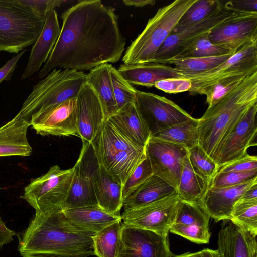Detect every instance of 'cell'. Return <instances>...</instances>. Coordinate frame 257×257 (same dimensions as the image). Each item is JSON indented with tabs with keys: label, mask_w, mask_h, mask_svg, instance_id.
<instances>
[{
	"label": "cell",
	"mask_w": 257,
	"mask_h": 257,
	"mask_svg": "<svg viewBox=\"0 0 257 257\" xmlns=\"http://www.w3.org/2000/svg\"><path fill=\"white\" fill-rule=\"evenodd\" d=\"M61 18L60 35L40 78L56 68L82 71L119 60L126 41L113 7L100 0L80 1Z\"/></svg>",
	"instance_id": "obj_1"
},
{
	"label": "cell",
	"mask_w": 257,
	"mask_h": 257,
	"mask_svg": "<svg viewBox=\"0 0 257 257\" xmlns=\"http://www.w3.org/2000/svg\"><path fill=\"white\" fill-rule=\"evenodd\" d=\"M22 257H88L94 255L93 237L72 224L61 208L35 212L20 235Z\"/></svg>",
	"instance_id": "obj_2"
},
{
	"label": "cell",
	"mask_w": 257,
	"mask_h": 257,
	"mask_svg": "<svg viewBox=\"0 0 257 257\" xmlns=\"http://www.w3.org/2000/svg\"><path fill=\"white\" fill-rule=\"evenodd\" d=\"M257 103V72L247 76L199 118L198 145L214 161L224 140Z\"/></svg>",
	"instance_id": "obj_3"
},
{
	"label": "cell",
	"mask_w": 257,
	"mask_h": 257,
	"mask_svg": "<svg viewBox=\"0 0 257 257\" xmlns=\"http://www.w3.org/2000/svg\"><path fill=\"white\" fill-rule=\"evenodd\" d=\"M86 75L83 71L54 69L33 85L17 114L30 122L31 118L76 97Z\"/></svg>",
	"instance_id": "obj_4"
},
{
	"label": "cell",
	"mask_w": 257,
	"mask_h": 257,
	"mask_svg": "<svg viewBox=\"0 0 257 257\" xmlns=\"http://www.w3.org/2000/svg\"><path fill=\"white\" fill-rule=\"evenodd\" d=\"M196 0H176L158 9L127 47L124 64L151 62L185 11Z\"/></svg>",
	"instance_id": "obj_5"
},
{
	"label": "cell",
	"mask_w": 257,
	"mask_h": 257,
	"mask_svg": "<svg viewBox=\"0 0 257 257\" xmlns=\"http://www.w3.org/2000/svg\"><path fill=\"white\" fill-rule=\"evenodd\" d=\"M91 143L99 164L122 186L146 155L145 148L131 142L108 120Z\"/></svg>",
	"instance_id": "obj_6"
},
{
	"label": "cell",
	"mask_w": 257,
	"mask_h": 257,
	"mask_svg": "<svg viewBox=\"0 0 257 257\" xmlns=\"http://www.w3.org/2000/svg\"><path fill=\"white\" fill-rule=\"evenodd\" d=\"M45 20L21 0H0V51L18 54L34 44Z\"/></svg>",
	"instance_id": "obj_7"
},
{
	"label": "cell",
	"mask_w": 257,
	"mask_h": 257,
	"mask_svg": "<svg viewBox=\"0 0 257 257\" xmlns=\"http://www.w3.org/2000/svg\"><path fill=\"white\" fill-rule=\"evenodd\" d=\"M73 175V167L62 170L54 165L45 174L32 180L21 197L35 212L61 208L69 193Z\"/></svg>",
	"instance_id": "obj_8"
},
{
	"label": "cell",
	"mask_w": 257,
	"mask_h": 257,
	"mask_svg": "<svg viewBox=\"0 0 257 257\" xmlns=\"http://www.w3.org/2000/svg\"><path fill=\"white\" fill-rule=\"evenodd\" d=\"M257 72V38L240 48L227 60L217 66L199 74L186 77L191 81L190 95L200 94L206 88L228 77Z\"/></svg>",
	"instance_id": "obj_9"
},
{
	"label": "cell",
	"mask_w": 257,
	"mask_h": 257,
	"mask_svg": "<svg viewBox=\"0 0 257 257\" xmlns=\"http://www.w3.org/2000/svg\"><path fill=\"white\" fill-rule=\"evenodd\" d=\"M82 141L79 158L73 166L74 175L70 188L61 207L63 210L98 206L94 191L93 176L99 163L91 143Z\"/></svg>",
	"instance_id": "obj_10"
},
{
	"label": "cell",
	"mask_w": 257,
	"mask_h": 257,
	"mask_svg": "<svg viewBox=\"0 0 257 257\" xmlns=\"http://www.w3.org/2000/svg\"><path fill=\"white\" fill-rule=\"evenodd\" d=\"M135 104L151 136L194 118L172 101L152 93L137 90Z\"/></svg>",
	"instance_id": "obj_11"
},
{
	"label": "cell",
	"mask_w": 257,
	"mask_h": 257,
	"mask_svg": "<svg viewBox=\"0 0 257 257\" xmlns=\"http://www.w3.org/2000/svg\"><path fill=\"white\" fill-rule=\"evenodd\" d=\"M180 198L175 193L153 203L124 210L121 216L124 224L168 235Z\"/></svg>",
	"instance_id": "obj_12"
},
{
	"label": "cell",
	"mask_w": 257,
	"mask_h": 257,
	"mask_svg": "<svg viewBox=\"0 0 257 257\" xmlns=\"http://www.w3.org/2000/svg\"><path fill=\"white\" fill-rule=\"evenodd\" d=\"M236 11L222 6L206 18L191 27L178 33L172 32L151 62L175 58L200 38L207 36L214 27L234 15Z\"/></svg>",
	"instance_id": "obj_13"
},
{
	"label": "cell",
	"mask_w": 257,
	"mask_h": 257,
	"mask_svg": "<svg viewBox=\"0 0 257 257\" xmlns=\"http://www.w3.org/2000/svg\"><path fill=\"white\" fill-rule=\"evenodd\" d=\"M145 151L153 174L176 188L188 150L183 146L151 136Z\"/></svg>",
	"instance_id": "obj_14"
},
{
	"label": "cell",
	"mask_w": 257,
	"mask_h": 257,
	"mask_svg": "<svg viewBox=\"0 0 257 257\" xmlns=\"http://www.w3.org/2000/svg\"><path fill=\"white\" fill-rule=\"evenodd\" d=\"M174 256L170 249L168 235L122 223L117 257Z\"/></svg>",
	"instance_id": "obj_15"
},
{
	"label": "cell",
	"mask_w": 257,
	"mask_h": 257,
	"mask_svg": "<svg viewBox=\"0 0 257 257\" xmlns=\"http://www.w3.org/2000/svg\"><path fill=\"white\" fill-rule=\"evenodd\" d=\"M212 43L236 52L257 38V12H237L214 27L207 35Z\"/></svg>",
	"instance_id": "obj_16"
},
{
	"label": "cell",
	"mask_w": 257,
	"mask_h": 257,
	"mask_svg": "<svg viewBox=\"0 0 257 257\" xmlns=\"http://www.w3.org/2000/svg\"><path fill=\"white\" fill-rule=\"evenodd\" d=\"M257 103L246 112L220 146L214 161L219 168L248 154L256 143Z\"/></svg>",
	"instance_id": "obj_17"
},
{
	"label": "cell",
	"mask_w": 257,
	"mask_h": 257,
	"mask_svg": "<svg viewBox=\"0 0 257 257\" xmlns=\"http://www.w3.org/2000/svg\"><path fill=\"white\" fill-rule=\"evenodd\" d=\"M210 218L199 201L180 199L169 231L194 243H208L211 236Z\"/></svg>",
	"instance_id": "obj_18"
},
{
	"label": "cell",
	"mask_w": 257,
	"mask_h": 257,
	"mask_svg": "<svg viewBox=\"0 0 257 257\" xmlns=\"http://www.w3.org/2000/svg\"><path fill=\"white\" fill-rule=\"evenodd\" d=\"M76 97L69 99L30 120V126L42 136L79 137L76 119Z\"/></svg>",
	"instance_id": "obj_19"
},
{
	"label": "cell",
	"mask_w": 257,
	"mask_h": 257,
	"mask_svg": "<svg viewBox=\"0 0 257 257\" xmlns=\"http://www.w3.org/2000/svg\"><path fill=\"white\" fill-rule=\"evenodd\" d=\"M76 119L82 141L91 143L105 120L99 99L92 87L85 83L77 97Z\"/></svg>",
	"instance_id": "obj_20"
},
{
	"label": "cell",
	"mask_w": 257,
	"mask_h": 257,
	"mask_svg": "<svg viewBox=\"0 0 257 257\" xmlns=\"http://www.w3.org/2000/svg\"><path fill=\"white\" fill-rule=\"evenodd\" d=\"M255 183L257 179L230 187L209 186L199 202L210 217L216 221L230 220L235 203L244 192Z\"/></svg>",
	"instance_id": "obj_21"
},
{
	"label": "cell",
	"mask_w": 257,
	"mask_h": 257,
	"mask_svg": "<svg viewBox=\"0 0 257 257\" xmlns=\"http://www.w3.org/2000/svg\"><path fill=\"white\" fill-rule=\"evenodd\" d=\"M223 221L218 234L217 250L220 257H257V235L230 220Z\"/></svg>",
	"instance_id": "obj_22"
},
{
	"label": "cell",
	"mask_w": 257,
	"mask_h": 257,
	"mask_svg": "<svg viewBox=\"0 0 257 257\" xmlns=\"http://www.w3.org/2000/svg\"><path fill=\"white\" fill-rule=\"evenodd\" d=\"M61 29L55 10L46 16L41 32L34 43L27 66L21 80H24L38 71L42 64L47 61L60 35Z\"/></svg>",
	"instance_id": "obj_23"
},
{
	"label": "cell",
	"mask_w": 257,
	"mask_h": 257,
	"mask_svg": "<svg viewBox=\"0 0 257 257\" xmlns=\"http://www.w3.org/2000/svg\"><path fill=\"white\" fill-rule=\"evenodd\" d=\"M117 70L130 84L147 87L154 86L157 82L163 79L183 78L182 74L171 65L158 63L123 64Z\"/></svg>",
	"instance_id": "obj_24"
},
{
	"label": "cell",
	"mask_w": 257,
	"mask_h": 257,
	"mask_svg": "<svg viewBox=\"0 0 257 257\" xmlns=\"http://www.w3.org/2000/svg\"><path fill=\"white\" fill-rule=\"evenodd\" d=\"M94 191L98 206L115 215L123 207L122 185L99 164L93 176Z\"/></svg>",
	"instance_id": "obj_25"
},
{
	"label": "cell",
	"mask_w": 257,
	"mask_h": 257,
	"mask_svg": "<svg viewBox=\"0 0 257 257\" xmlns=\"http://www.w3.org/2000/svg\"><path fill=\"white\" fill-rule=\"evenodd\" d=\"M30 122L18 114L0 127V157L29 156L32 152L27 138Z\"/></svg>",
	"instance_id": "obj_26"
},
{
	"label": "cell",
	"mask_w": 257,
	"mask_h": 257,
	"mask_svg": "<svg viewBox=\"0 0 257 257\" xmlns=\"http://www.w3.org/2000/svg\"><path fill=\"white\" fill-rule=\"evenodd\" d=\"M67 219L77 228L95 235L108 226L121 222L120 215L109 213L98 206L62 210Z\"/></svg>",
	"instance_id": "obj_27"
},
{
	"label": "cell",
	"mask_w": 257,
	"mask_h": 257,
	"mask_svg": "<svg viewBox=\"0 0 257 257\" xmlns=\"http://www.w3.org/2000/svg\"><path fill=\"white\" fill-rule=\"evenodd\" d=\"M107 120L131 142L145 148L151 134L135 103L125 105Z\"/></svg>",
	"instance_id": "obj_28"
},
{
	"label": "cell",
	"mask_w": 257,
	"mask_h": 257,
	"mask_svg": "<svg viewBox=\"0 0 257 257\" xmlns=\"http://www.w3.org/2000/svg\"><path fill=\"white\" fill-rule=\"evenodd\" d=\"M176 192V188L153 174L124 199V211L153 203Z\"/></svg>",
	"instance_id": "obj_29"
},
{
	"label": "cell",
	"mask_w": 257,
	"mask_h": 257,
	"mask_svg": "<svg viewBox=\"0 0 257 257\" xmlns=\"http://www.w3.org/2000/svg\"><path fill=\"white\" fill-rule=\"evenodd\" d=\"M111 65L104 64L91 69L86 79V83L92 87L99 99L105 120L117 112L110 77Z\"/></svg>",
	"instance_id": "obj_30"
},
{
	"label": "cell",
	"mask_w": 257,
	"mask_h": 257,
	"mask_svg": "<svg viewBox=\"0 0 257 257\" xmlns=\"http://www.w3.org/2000/svg\"><path fill=\"white\" fill-rule=\"evenodd\" d=\"M234 53L208 57L172 58L158 62L172 65L183 78L208 71L227 60Z\"/></svg>",
	"instance_id": "obj_31"
},
{
	"label": "cell",
	"mask_w": 257,
	"mask_h": 257,
	"mask_svg": "<svg viewBox=\"0 0 257 257\" xmlns=\"http://www.w3.org/2000/svg\"><path fill=\"white\" fill-rule=\"evenodd\" d=\"M209 186L193 170L188 157L185 158L176 188L180 200L199 202Z\"/></svg>",
	"instance_id": "obj_32"
},
{
	"label": "cell",
	"mask_w": 257,
	"mask_h": 257,
	"mask_svg": "<svg viewBox=\"0 0 257 257\" xmlns=\"http://www.w3.org/2000/svg\"><path fill=\"white\" fill-rule=\"evenodd\" d=\"M199 118H195L168 127L152 137L179 145L187 150L198 145Z\"/></svg>",
	"instance_id": "obj_33"
},
{
	"label": "cell",
	"mask_w": 257,
	"mask_h": 257,
	"mask_svg": "<svg viewBox=\"0 0 257 257\" xmlns=\"http://www.w3.org/2000/svg\"><path fill=\"white\" fill-rule=\"evenodd\" d=\"M122 224V222L113 223L93 237L95 255L117 257Z\"/></svg>",
	"instance_id": "obj_34"
},
{
	"label": "cell",
	"mask_w": 257,
	"mask_h": 257,
	"mask_svg": "<svg viewBox=\"0 0 257 257\" xmlns=\"http://www.w3.org/2000/svg\"><path fill=\"white\" fill-rule=\"evenodd\" d=\"M221 7L219 0H196L183 14L172 32H180L191 27Z\"/></svg>",
	"instance_id": "obj_35"
},
{
	"label": "cell",
	"mask_w": 257,
	"mask_h": 257,
	"mask_svg": "<svg viewBox=\"0 0 257 257\" xmlns=\"http://www.w3.org/2000/svg\"><path fill=\"white\" fill-rule=\"evenodd\" d=\"M188 157L194 172L209 186L219 168L198 145L188 150Z\"/></svg>",
	"instance_id": "obj_36"
},
{
	"label": "cell",
	"mask_w": 257,
	"mask_h": 257,
	"mask_svg": "<svg viewBox=\"0 0 257 257\" xmlns=\"http://www.w3.org/2000/svg\"><path fill=\"white\" fill-rule=\"evenodd\" d=\"M230 220L241 228L257 235V201H238Z\"/></svg>",
	"instance_id": "obj_37"
},
{
	"label": "cell",
	"mask_w": 257,
	"mask_h": 257,
	"mask_svg": "<svg viewBox=\"0 0 257 257\" xmlns=\"http://www.w3.org/2000/svg\"><path fill=\"white\" fill-rule=\"evenodd\" d=\"M110 77L117 111L125 105L135 103L136 89L119 73L115 67L111 66Z\"/></svg>",
	"instance_id": "obj_38"
},
{
	"label": "cell",
	"mask_w": 257,
	"mask_h": 257,
	"mask_svg": "<svg viewBox=\"0 0 257 257\" xmlns=\"http://www.w3.org/2000/svg\"><path fill=\"white\" fill-rule=\"evenodd\" d=\"M249 75L239 74L223 78L203 90L200 95H205L208 107L216 104Z\"/></svg>",
	"instance_id": "obj_39"
},
{
	"label": "cell",
	"mask_w": 257,
	"mask_h": 257,
	"mask_svg": "<svg viewBox=\"0 0 257 257\" xmlns=\"http://www.w3.org/2000/svg\"><path fill=\"white\" fill-rule=\"evenodd\" d=\"M235 53L215 45L210 41L207 36L202 37L175 58L208 57Z\"/></svg>",
	"instance_id": "obj_40"
},
{
	"label": "cell",
	"mask_w": 257,
	"mask_h": 257,
	"mask_svg": "<svg viewBox=\"0 0 257 257\" xmlns=\"http://www.w3.org/2000/svg\"><path fill=\"white\" fill-rule=\"evenodd\" d=\"M153 174L150 161L147 156L145 155V157L136 167L122 186L123 200Z\"/></svg>",
	"instance_id": "obj_41"
},
{
	"label": "cell",
	"mask_w": 257,
	"mask_h": 257,
	"mask_svg": "<svg viewBox=\"0 0 257 257\" xmlns=\"http://www.w3.org/2000/svg\"><path fill=\"white\" fill-rule=\"evenodd\" d=\"M257 179V170L246 172H218L210 186L214 187L234 186Z\"/></svg>",
	"instance_id": "obj_42"
},
{
	"label": "cell",
	"mask_w": 257,
	"mask_h": 257,
	"mask_svg": "<svg viewBox=\"0 0 257 257\" xmlns=\"http://www.w3.org/2000/svg\"><path fill=\"white\" fill-rule=\"evenodd\" d=\"M154 86L165 93L176 94L189 91L192 86L191 81L186 78H168L157 82Z\"/></svg>",
	"instance_id": "obj_43"
},
{
	"label": "cell",
	"mask_w": 257,
	"mask_h": 257,
	"mask_svg": "<svg viewBox=\"0 0 257 257\" xmlns=\"http://www.w3.org/2000/svg\"><path fill=\"white\" fill-rule=\"evenodd\" d=\"M257 170V157L248 154L245 156L221 167L219 172H246Z\"/></svg>",
	"instance_id": "obj_44"
},
{
	"label": "cell",
	"mask_w": 257,
	"mask_h": 257,
	"mask_svg": "<svg viewBox=\"0 0 257 257\" xmlns=\"http://www.w3.org/2000/svg\"><path fill=\"white\" fill-rule=\"evenodd\" d=\"M21 2L30 7L34 11L42 17L51 11L60 6L64 1L62 0H21Z\"/></svg>",
	"instance_id": "obj_45"
},
{
	"label": "cell",
	"mask_w": 257,
	"mask_h": 257,
	"mask_svg": "<svg viewBox=\"0 0 257 257\" xmlns=\"http://www.w3.org/2000/svg\"><path fill=\"white\" fill-rule=\"evenodd\" d=\"M219 1L221 6L236 12H257V0Z\"/></svg>",
	"instance_id": "obj_46"
},
{
	"label": "cell",
	"mask_w": 257,
	"mask_h": 257,
	"mask_svg": "<svg viewBox=\"0 0 257 257\" xmlns=\"http://www.w3.org/2000/svg\"><path fill=\"white\" fill-rule=\"evenodd\" d=\"M25 49L16 55L9 60L6 63L0 68V83L3 81H9L17 66V63L21 57L26 52Z\"/></svg>",
	"instance_id": "obj_47"
},
{
	"label": "cell",
	"mask_w": 257,
	"mask_h": 257,
	"mask_svg": "<svg viewBox=\"0 0 257 257\" xmlns=\"http://www.w3.org/2000/svg\"><path fill=\"white\" fill-rule=\"evenodd\" d=\"M16 235H17V233L7 227L0 216V249L4 245L13 241V237Z\"/></svg>",
	"instance_id": "obj_48"
},
{
	"label": "cell",
	"mask_w": 257,
	"mask_h": 257,
	"mask_svg": "<svg viewBox=\"0 0 257 257\" xmlns=\"http://www.w3.org/2000/svg\"><path fill=\"white\" fill-rule=\"evenodd\" d=\"M238 201H257V183L248 188L241 196Z\"/></svg>",
	"instance_id": "obj_49"
},
{
	"label": "cell",
	"mask_w": 257,
	"mask_h": 257,
	"mask_svg": "<svg viewBox=\"0 0 257 257\" xmlns=\"http://www.w3.org/2000/svg\"><path fill=\"white\" fill-rule=\"evenodd\" d=\"M123 3L128 6L143 7L148 5L153 6L156 1L154 0H123Z\"/></svg>",
	"instance_id": "obj_50"
},
{
	"label": "cell",
	"mask_w": 257,
	"mask_h": 257,
	"mask_svg": "<svg viewBox=\"0 0 257 257\" xmlns=\"http://www.w3.org/2000/svg\"><path fill=\"white\" fill-rule=\"evenodd\" d=\"M201 257H220L217 250L204 248L200 251Z\"/></svg>",
	"instance_id": "obj_51"
},
{
	"label": "cell",
	"mask_w": 257,
	"mask_h": 257,
	"mask_svg": "<svg viewBox=\"0 0 257 257\" xmlns=\"http://www.w3.org/2000/svg\"><path fill=\"white\" fill-rule=\"evenodd\" d=\"M173 257H201L200 251L195 252H186Z\"/></svg>",
	"instance_id": "obj_52"
}]
</instances>
